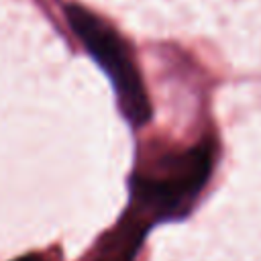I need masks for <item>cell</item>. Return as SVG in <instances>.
Masks as SVG:
<instances>
[{
  "label": "cell",
  "mask_w": 261,
  "mask_h": 261,
  "mask_svg": "<svg viewBox=\"0 0 261 261\" xmlns=\"http://www.w3.org/2000/svg\"><path fill=\"white\" fill-rule=\"evenodd\" d=\"M214 169V143L204 139L188 149H169L139 163L130 177L133 206L120 228L143 241L151 222L179 218L196 202Z\"/></svg>",
  "instance_id": "cell-1"
},
{
  "label": "cell",
  "mask_w": 261,
  "mask_h": 261,
  "mask_svg": "<svg viewBox=\"0 0 261 261\" xmlns=\"http://www.w3.org/2000/svg\"><path fill=\"white\" fill-rule=\"evenodd\" d=\"M65 14L73 33L80 37L84 47L90 51V55L98 61V65L110 77L116 90L122 116L135 128H141L143 124H147L151 118L149 96L145 92L139 67L124 39L102 18H98L96 14H92L90 10L77 4L67 6Z\"/></svg>",
  "instance_id": "cell-2"
},
{
  "label": "cell",
  "mask_w": 261,
  "mask_h": 261,
  "mask_svg": "<svg viewBox=\"0 0 261 261\" xmlns=\"http://www.w3.org/2000/svg\"><path fill=\"white\" fill-rule=\"evenodd\" d=\"M14 261H45L41 255H24V257H18Z\"/></svg>",
  "instance_id": "cell-3"
}]
</instances>
